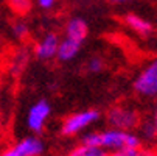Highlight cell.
<instances>
[{
    "label": "cell",
    "instance_id": "obj_1",
    "mask_svg": "<svg viewBox=\"0 0 157 156\" xmlns=\"http://www.w3.org/2000/svg\"><path fill=\"white\" fill-rule=\"evenodd\" d=\"M101 148L104 150H126V148H142V141L137 134L123 130H106L101 131Z\"/></svg>",
    "mask_w": 157,
    "mask_h": 156
},
{
    "label": "cell",
    "instance_id": "obj_2",
    "mask_svg": "<svg viewBox=\"0 0 157 156\" xmlns=\"http://www.w3.org/2000/svg\"><path fill=\"white\" fill-rule=\"evenodd\" d=\"M106 120L110 126L123 131H131L140 125V116L137 111L124 106H112L106 114Z\"/></svg>",
    "mask_w": 157,
    "mask_h": 156
},
{
    "label": "cell",
    "instance_id": "obj_3",
    "mask_svg": "<svg viewBox=\"0 0 157 156\" xmlns=\"http://www.w3.org/2000/svg\"><path fill=\"white\" fill-rule=\"evenodd\" d=\"M100 117V113L97 109H86V111H79L72 116H69L61 126V133L64 136H73L78 134L81 130H84L86 126L92 125L94 122H97Z\"/></svg>",
    "mask_w": 157,
    "mask_h": 156
},
{
    "label": "cell",
    "instance_id": "obj_4",
    "mask_svg": "<svg viewBox=\"0 0 157 156\" xmlns=\"http://www.w3.org/2000/svg\"><path fill=\"white\" fill-rule=\"evenodd\" d=\"M134 91L143 97H157V58L139 74L134 81Z\"/></svg>",
    "mask_w": 157,
    "mask_h": 156
},
{
    "label": "cell",
    "instance_id": "obj_5",
    "mask_svg": "<svg viewBox=\"0 0 157 156\" xmlns=\"http://www.w3.org/2000/svg\"><path fill=\"white\" fill-rule=\"evenodd\" d=\"M44 151V144L37 138H25L17 144L5 148L0 156H40Z\"/></svg>",
    "mask_w": 157,
    "mask_h": 156
},
{
    "label": "cell",
    "instance_id": "obj_6",
    "mask_svg": "<svg viewBox=\"0 0 157 156\" xmlns=\"http://www.w3.org/2000/svg\"><path fill=\"white\" fill-rule=\"evenodd\" d=\"M50 116V105L47 100H39L30 108V113L27 117V125L33 133H42L44 123H45L47 117Z\"/></svg>",
    "mask_w": 157,
    "mask_h": 156
},
{
    "label": "cell",
    "instance_id": "obj_7",
    "mask_svg": "<svg viewBox=\"0 0 157 156\" xmlns=\"http://www.w3.org/2000/svg\"><path fill=\"white\" fill-rule=\"evenodd\" d=\"M59 38L55 33H48L44 36L34 47V53L39 59H52L53 56H58L59 50Z\"/></svg>",
    "mask_w": 157,
    "mask_h": 156
},
{
    "label": "cell",
    "instance_id": "obj_8",
    "mask_svg": "<svg viewBox=\"0 0 157 156\" xmlns=\"http://www.w3.org/2000/svg\"><path fill=\"white\" fill-rule=\"evenodd\" d=\"M87 33H89V28H87V24L82 20V19H72L67 22L65 25V38H69L72 41H76L79 44L84 42V39L87 38Z\"/></svg>",
    "mask_w": 157,
    "mask_h": 156
},
{
    "label": "cell",
    "instance_id": "obj_9",
    "mask_svg": "<svg viewBox=\"0 0 157 156\" xmlns=\"http://www.w3.org/2000/svg\"><path fill=\"white\" fill-rule=\"evenodd\" d=\"M81 46H82V44H79V42H76V41H72V39H69V38H64V39L61 41V44H59L58 58H59L61 61H70V59H73V58L78 55Z\"/></svg>",
    "mask_w": 157,
    "mask_h": 156
},
{
    "label": "cell",
    "instance_id": "obj_10",
    "mask_svg": "<svg viewBox=\"0 0 157 156\" xmlns=\"http://www.w3.org/2000/svg\"><path fill=\"white\" fill-rule=\"evenodd\" d=\"M124 22H126V25L129 27V28H132L134 31H137L139 34H142V36H148V34H151L152 33V25L149 24L148 20H145V19H142V17H139V16H136V14H128V16H124Z\"/></svg>",
    "mask_w": 157,
    "mask_h": 156
},
{
    "label": "cell",
    "instance_id": "obj_11",
    "mask_svg": "<svg viewBox=\"0 0 157 156\" xmlns=\"http://www.w3.org/2000/svg\"><path fill=\"white\" fill-rule=\"evenodd\" d=\"M67 156H109V151L101 147H90L86 144H79Z\"/></svg>",
    "mask_w": 157,
    "mask_h": 156
},
{
    "label": "cell",
    "instance_id": "obj_12",
    "mask_svg": "<svg viewBox=\"0 0 157 156\" xmlns=\"http://www.w3.org/2000/svg\"><path fill=\"white\" fill-rule=\"evenodd\" d=\"M81 144L90 145V147H101V131H90L82 136Z\"/></svg>",
    "mask_w": 157,
    "mask_h": 156
},
{
    "label": "cell",
    "instance_id": "obj_13",
    "mask_svg": "<svg viewBox=\"0 0 157 156\" xmlns=\"http://www.w3.org/2000/svg\"><path fill=\"white\" fill-rule=\"evenodd\" d=\"M140 128H142V134L146 139H152L154 136H157V130H155V125H154L152 120H148V122L140 123Z\"/></svg>",
    "mask_w": 157,
    "mask_h": 156
},
{
    "label": "cell",
    "instance_id": "obj_14",
    "mask_svg": "<svg viewBox=\"0 0 157 156\" xmlns=\"http://www.w3.org/2000/svg\"><path fill=\"white\" fill-rule=\"evenodd\" d=\"M145 150L142 148H126V150H118V151H110L109 156H143Z\"/></svg>",
    "mask_w": 157,
    "mask_h": 156
},
{
    "label": "cell",
    "instance_id": "obj_15",
    "mask_svg": "<svg viewBox=\"0 0 157 156\" xmlns=\"http://www.w3.org/2000/svg\"><path fill=\"white\" fill-rule=\"evenodd\" d=\"M13 33L17 38H25L27 33H28V27L24 24V22H16V24L13 25Z\"/></svg>",
    "mask_w": 157,
    "mask_h": 156
},
{
    "label": "cell",
    "instance_id": "obj_16",
    "mask_svg": "<svg viewBox=\"0 0 157 156\" xmlns=\"http://www.w3.org/2000/svg\"><path fill=\"white\" fill-rule=\"evenodd\" d=\"M87 67H89V70H90V72H95L97 74V72H100L103 69V61L100 58H92L90 61H89Z\"/></svg>",
    "mask_w": 157,
    "mask_h": 156
},
{
    "label": "cell",
    "instance_id": "obj_17",
    "mask_svg": "<svg viewBox=\"0 0 157 156\" xmlns=\"http://www.w3.org/2000/svg\"><path fill=\"white\" fill-rule=\"evenodd\" d=\"M10 3L17 11H25V10L30 8V0H10Z\"/></svg>",
    "mask_w": 157,
    "mask_h": 156
},
{
    "label": "cell",
    "instance_id": "obj_18",
    "mask_svg": "<svg viewBox=\"0 0 157 156\" xmlns=\"http://www.w3.org/2000/svg\"><path fill=\"white\" fill-rule=\"evenodd\" d=\"M55 2H56V0H37L39 6H40V8H45V10L52 8V6L55 5Z\"/></svg>",
    "mask_w": 157,
    "mask_h": 156
},
{
    "label": "cell",
    "instance_id": "obj_19",
    "mask_svg": "<svg viewBox=\"0 0 157 156\" xmlns=\"http://www.w3.org/2000/svg\"><path fill=\"white\" fill-rule=\"evenodd\" d=\"M143 156H157L155 151H151V150H145V154Z\"/></svg>",
    "mask_w": 157,
    "mask_h": 156
},
{
    "label": "cell",
    "instance_id": "obj_20",
    "mask_svg": "<svg viewBox=\"0 0 157 156\" xmlns=\"http://www.w3.org/2000/svg\"><path fill=\"white\" fill-rule=\"evenodd\" d=\"M154 125H155V130H157V106H155V113H154Z\"/></svg>",
    "mask_w": 157,
    "mask_h": 156
},
{
    "label": "cell",
    "instance_id": "obj_21",
    "mask_svg": "<svg viewBox=\"0 0 157 156\" xmlns=\"http://www.w3.org/2000/svg\"><path fill=\"white\" fill-rule=\"evenodd\" d=\"M0 133H2V119H0Z\"/></svg>",
    "mask_w": 157,
    "mask_h": 156
},
{
    "label": "cell",
    "instance_id": "obj_22",
    "mask_svg": "<svg viewBox=\"0 0 157 156\" xmlns=\"http://www.w3.org/2000/svg\"><path fill=\"white\" fill-rule=\"evenodd\" d=\"M112 2H124V0H112Z\"/></svg>",
    "mask_w": 157,
    "mask_h": 156
}]
</instances>
